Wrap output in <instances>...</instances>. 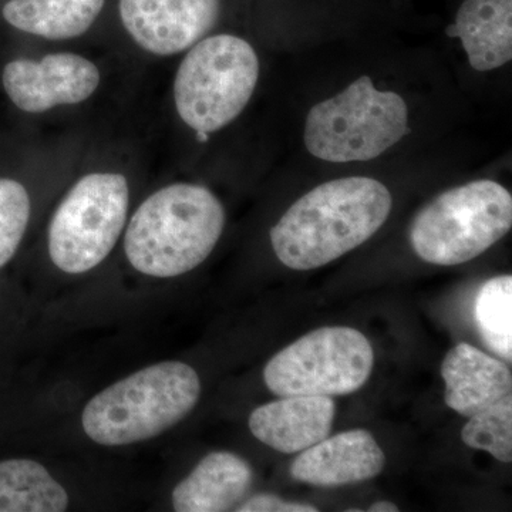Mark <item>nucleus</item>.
Here are the masks:
<instances>
[{"label":"nucleus","mask_w":512,"mask_h":512,"mask_svg":"<svg viewBox=\"0 0 512 512\" xmlns=\"http://www.w3.org/2000/svg\"><path fill=\"white\" fill-rule=\"evenodd\" d=\"M392 194L369 177L339 178L299 198L271 229L276 256L295 271L328 265L373 237L392 211Z\"/></svg>","instance_id":"f257e3e1"},{"label":"nucleus","mask_w":512,"mask_h":512,"mask_svg":"<svg viewBox=\"0 0 512 512\" xmlns=\"http://www.w3.org/2000/svg\"><path fill=\"white\" fill-rule=\"evenodd\" d=\"M225 211L210 190L173 184L148 197L128 224L124 251L141 274L174 278L201 265L220 241Z\"/></svg>","instance_id":"f03ea898"},{"label":"nucleus","mask_w":512,"mask_h":512,"mask_svg":"<svg viewBox=\"0 0 512 512\" xmlns=\"http://www.w3.org/2000/svg\"><path fill=\"white\" fill-rule=\"evenodd\" d=\"M200 396V377L191 366L157 363L94 396L83 410V430L107 447L153 439L185 419Z\"/></svg>","instance_id":"7ed1b4c3"},{"label":"nucleus","mask_w":512,"mask_h":512,"mask_svg":"<svg viewBox=\"0 0 512 512\" xmlns=\"http://www.w3.org/2000/svg\"><path fill=\"white\" fill-rule=\"evenodd\" d=\"M406 101L397 93L380 92L360 77L332 99L309 111L305 146L329 163H355L382 156L410 133Z\"/></svg>","instance_id":"20e7f679"},{"label":"nucleus","mask_w":512,"mask_h":512,"mask_svg":"<svg viewBox=\"0 0 512 512\" xmlns=\"http://www.w3.org/2000/svg\"><path fill=\"white\" fill-rule=\"evenodd\" d=\"M512 197L490 180L453 188L414 218L410 242L424 262L454 266L484 254L510 232Z\"/></svg>","instance_id":"39448f33"},{"label":"nucleus","mask_w":512,"mask_h":512,"mask_svg":"<svg viewBox=\"0 0 512 512\" xmlns=\"http://www.w3.org/2000/svg\"><path fill=\"white\" fill-rule=\"evenodd\" d=\"M258 77V56L247 40L232 35L207 37L192 46L178 67L175 107L195 131L214 133L244 111Z\"/></svg>","instance_id":"423d86ee"},{"label":"nucleus","mask_w":512,"mask_h":512,"mask_svg":"<svg viewBox=\"0 0 512 512\" xmlns=\"http://www.w3.org/2000/svg\"><path fill=\"white\" fill-rule=\"evenodd\" d=\"M375 353L359 330L328 326L313 330L269 360L265 384L278 397L345 396L365 386Z\"/></svg>","instance_id":"0eeeda50"},{"label":"nucleus","mask_w":512,"mask_h":512,"mask_svg":"<svg viewBox=\"0 0 512 512\" xmlns=\"http://www.w3.org/2000/svg\"><path fill=\"white\" fill-rule=\"evenodd\" d=\"M128 210V184L121 174L83 177L57 208L49 228V254L66 274L100 265L119 239Z\"/></svg>","instance_id":"6e6552de"},{"label":"nucleus","mask_w":512,"mask_h":512,"mask_svg":"<svg viewBox=\"0 0 512 512\" xmlns=\"http://www.w3.org/2000/svg\"><path fill=\"white\" fill-rule=\"evenodd\" d=\"M3 87L26 113H45L60 104L89 99L100 83L96 64L73 53H56L40 62L13 60L3 70Z\"/></svg>","instance_id":"1a4fd4ad"},{"label":"nucleus","mask_w":512,"mask_h":512,"mask_svg":"<svg viewBox=\"0 0 512 512\" xmlns=\"http://www.w3.org/2000/svg\"><path fill=\"white\" fill-rule=\"evenodd\" d=\"M221 13V0H120L124 28L138 46L158 56L190 49Z\"/></svg>","instance_id":"9d476101"},{"label":"nucleus","mask_w":512,"mask_h":512,"mask_svg":"<svg viewBox=\"0 0 512 512\" xmlns=\"http://www.w3.org/2000/svg\"><path fill=\"white\" fill-rule=\"evenodd\" d=\"M386 457L366 430H350L326 437L301 451L289 473L293 480L315 487H340L372 480L382 473Z\"/></svg>","instance_id":"9b49d317"},{"label":"nucleus","mask_w":512,"mask_h":512,"mask_svg":"<svg viewBox=\"0 0 512 512\" xmlns=\"http://www.w3.org/2000/svg\"><path fill=\"white\" fill-rule=\"evenodd\" d=\"M335 416L330 396L279 397L252 412L249 430L279 453H301L329 436Z\"/></svg>","instance_id":"f8f14e48"},{"label":"nucleus","mask_w":512,"mask_h":512,"mask_svg":"<svg viewBox=\"0 0 512 512\" xmlns=\"http://www.w3.org/2000/svg\"><path fill=\"white\" fill-rule=\"evenodd\" d=\"M446 404L471 417L512 396L511 370L501 360L468 343H458L441 363Z\"/></svg>","instance_id":"ddd939ff"},{"label":"nucleus","mask_w":512,"mask_h":512,"mask_svg":"<svg viewBox=\"0 0 512 512\" xmlns=\"http://www.w3.org/2000/svg\"><path fill=\"white\" fill-rule=\"evenodd\" d=\"M254 473L244 458L215 451L202 458L173 491L177 512H222L235 507L251 488Z\"/></svg>","instance_id":"4468645a"},{"label":"nucleus","mask_w":512,"mask_h":512,"mask_svg":"<svg viewBox=\"0 0 512 512\" xmlns=\"http://www.w3.org/2000/svg\"><path fill=\"white\" fill-rule=\"evenodd\" d=\"M453 28L478 72L512 59V0H464Z\"/></svg>","instance_id":"2eb2a0df"},{"label":"nucleus","mask_w":512,"mask_h":512,"mask_svg":"<svg viewBox=\"0 0 512 512\" xmlns=\"http://www.w3.org/2000/svg\"><path fill=\"white\" fill-rule=\"evenodd\" d=\"M106 0H10L3 18L13 28L50 40L73 39L92 28Z\"/></svg>","instance_id":"dca6fc26"},{"label":"nucleus","mask_w":512,"mask_h":512,"mask_svg":"<svg viewBox=\"0 0 512 512\" xmlns=\"http://www.w3.org/2000/svg\"><path fill=\"white\" fill-rule=\"evenodd\" d=\"M69 495L42 464L33 460L0 463V512H60Z\"/></svg>","instance_id":"f3484780"},{"label":"nucleus","mask_w":512,"mask_h":512,"mask_svg":"<svg viewBox=\"0 0 512 512\" xmlns=\"http://www.w3.org/2000/svg\"><path fill=\"white\" fill-rule=\"evenodd\" d=\"M474 319L487 348L512 360V278L495 276L485 282L474 303Z\"/></svg>","instance_id":"a211bd4d"},{"label":"nucleus","mask_w":512,"mask_h":512,"mask_svg":"<svg viewBox=\"0 0 512 512\" xmlns=\"http://www.w3.org/2000/svg\"><path fill=\"white\" fill-rule=\"evenodd\" d=\"M461 440L468 447L487 451L501 463H511L512 396L471 416L461 431Z\"/></svg>","instance_id":"6ab92c4d"},{"label":"nucleus","mask_w":512,"mask_h":512,"mask_svg":"<svg viewBox=\"0 0 512 512\" xmlns=\"http://www.w3.org/2000/svg\"><path fill=\"white\" fill-rule=\"evenodd\" d=\"M30 218V198L22 184L0 178V268L18 251Z\"/></svg>","instance_id":"aec40b11"},{"label":"nucleus","mask_w":512,"mask_h":512,"mask_svg":"<svg viewBox=\"0 0 512 512\" xmlns=\"http://www.w3.org/2000/svg\"><path fill=\"white\" fill-rule=\"evenodd\" d=\"M238 512H318L311 504L289 503L271 494H259L249 498Z\"/></svg>","instance_id":"412c9836"},{"label":"nucleus","mask_w":512,"mask_h":512,"mask_svg":"<svg viewBox=\"0 0 512 512\" xmlns=\"http://www.w3.org/2000/svg\"><path fill=\"white\" fill-rule=\"evenodd\" d=\"M369 511H372V512H397V511H399V508H397L396 504L389 503V501H379V503L370 505Z\"/></svg>","instance_id":"4be33fe9"},{"label":"nucleus","mask_w":512,"mask_h":512,"mask_svg":"<svg viewBox=\"0 0 512 512\" xmlns=\"http://www.w3.org/2000/svg\"><path fill=\"white\" fill-rule=\"evenodd\" d=\"M197 137L201 143H205V141L208 140V133H204V131H197Z\"/></svg>","instance_id":"5701e85b"}]
</instances>
